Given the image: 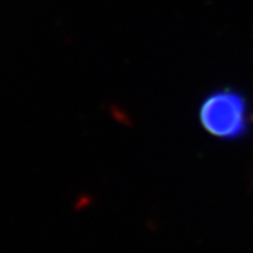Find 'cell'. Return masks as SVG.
Here are the masks:
<instances>
[{"instance_id":"1","label":"cell","mask_w":253,"mask_h":253,"mask_svg":"<svg viewBox=\"0 0 253 253\" xmlns=\"http://www.w3.org/2000/svg\"><path fill=\"white\" fill-rule=\"evenodd\" d=\"M198 122L208 134L233 140L249 131V102L243 92L232 87L216 88L198 105Z\"/></svg>"}]
</instances>
